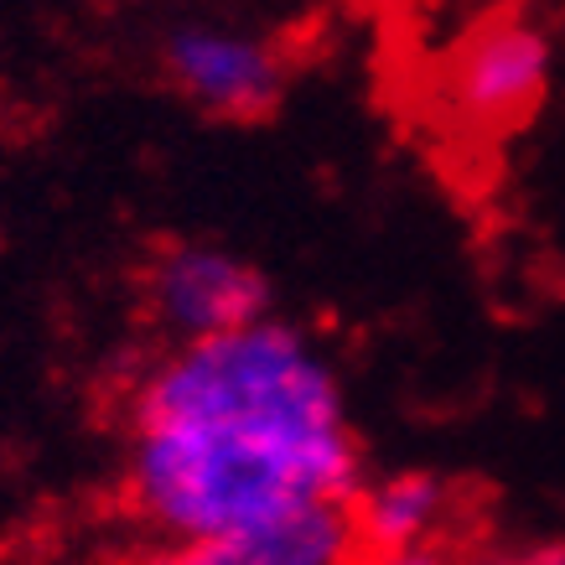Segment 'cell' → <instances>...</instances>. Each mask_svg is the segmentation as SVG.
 <instances>
[{"label":"cell","instance_id":"cell-7","mask_svg":"<svg viewBox=\"0 0 565 565\" xmlns=\"http://www.w3.org/2000/svg\"><path fill=\"white\" fill-rule=\"evenodd\" d=\"M369 565H451L436 545H405V550H384V555H369Z\"/></svg>","mask_w":565,"mask_h":565},{"label":"cell","instance_id":"cell-6","mask_svg":"<svg viewBox=\"0 0 565 565\" xmlns=\"http://www.w3.org/2000/svg\"><path fill=\"white\" fill-rule=\"evenodd\" d=\"M348 514H353V540L369 555L430 545L446 514H451V488L430 472H399V478L374 482L359 498V509H348Z\"/></svg>","mask_w":565,"mask_h":565},{"label":"cell","instance_id":"cell-5","mask_svg":"<svg viewBox=\"0 0 565 565\" xmlns=\"http://www.w3.org/2000/svg\"><path fill=\"white\" fill-rule=\"evenodd\" d=\"M353 545L359 540H353L348 503H317V509L270 519V524H255V530L156 550L136 565H348Z\"/></svg>","mask_w":565,"mask_h":565},{"label":"cell","instance_id":"cell-3","mask_svg":"<svg viewBox=\"0 0 565 565\" xmlns=\"http://www.w3.org/2000/svg\"><path fill=\"white\" fill-rule=\"evenodd\" d=\"M167 78L198 109L223 120H259L280 99V63L265 42L223 26H177L161 47Z\"/></svg>","mask_w":565,"mask_h":565},{"label":"cell","instance_id":"cell-8","mask_svg":"<svg viewBox=\"0 0 565 565\" xmlns=\"http://www.w3.org/2000/svg\"><path fill=\"white\" fill-rule=\"evenodd\" d=\"M509 565H565V545H540V550H530V555H519V561H509Z\"/></svg>","mask_w":565,"mask_h":565},{"label":"cell","instance_id":"cell-4","mask_svg":"<svg viewBox=\"0 0 565 565\" xmlns=\"http://www.w3.org/2000/svg\"><path fill=\"white\" fill-rule=\"evenodd\" d=\"M550 78V47L545 36L524 26V21H493L488 32L467 42L451 73V99L472 125L493 130V125L524 120Z\"/></svg>","mask_w":565,"mask_h":565},{"label":"cell","instance_id":"cell-9","mask_svg":"<svg viewBox=\"0 0 565 565\" xmlns=\"http://www.w3.org/2000/svg\"><path fill=\"white\" fill-rule=\"evenodd\" d=\"M493 565H509V561H493Z\"/></svg>","mask_w":565,"mask_h":565},{"label":"cell","instance_id":"cell-2","mask_svg":"<svg viewBox=\"0 0 565 565\" xmlns=\"http://www.w3.org/2000/svg\"><path fill=\"white\" fill-rule=\"evenodd\" d=\"M151 311L161 317L167 332L182 343L198 338H218L234 327H249L270 307V286L255 265H244L228 249H207V244H177L151 265Z\"/></svg>","mask_w":565,"mask_h":565},{"label":"cell","instance_id":"cell-1","mask_svg":"<svg viewBox=\"0 0 565 565\" xmlns=\"http://www.w3.org/2000/svg\"><path fill=\"white\" fill-rule=\"evenodd\" d=\"M130 498L177 545L348 503L359 446L307 332L259 317L182 343L136 399Z\"/></svg>","mask_w":565,"mask_h":565}]
</instances>
